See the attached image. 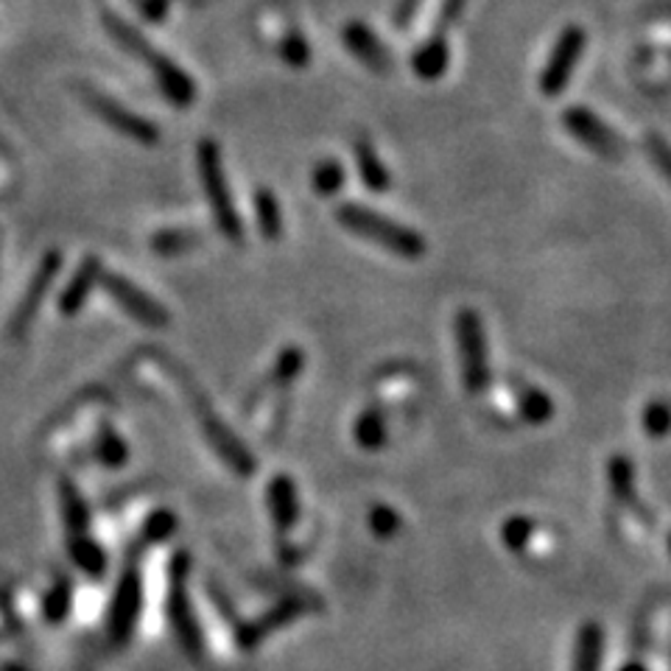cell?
<instances>
[{"label":"cell","instance_id":"2","mask_svg":"<svg viewBox=\"0 0 671 671\" xmlns=\"http://www.w3.org/2000/svg\"><path fill=\"white\" fill-rule=\"evenodd\" d=\"M197 168L219 233L233 241V244H241L244 241V222H241L238 210H235L233 193H230L227 186V171H224L222 163V148H219L216 141H210V137L199 141Z\"/></svg>","mask_w":671,"mask_h":671},{"label":"cell","instance_id":"9","mask_svg":"<svg viewBox=\"0 0 671 671\" xmlns=\"http://www.w3.org/2000/svg\"><path fill=\"white\" fill-rule=\"evenodd\" d=\"M143 610V577L135 566L126 568L118 579L110 604V638L115 644H126L135 635L137 618Z\"/></svg>","mask_w":671,"mask_h":671},{"label":"cell","instance_id":"5","mask_svg":"<svg viewBox=\"0 0 671 671\" xmlns=\"http://www.w3.org/2000/svg\"><path fill=\"white\" fill-rule=\"evenodd\" d=\"M193 406H197L199 423H202V434L204 439H208L210 448H213V454H216L235 476H241V479L255 476V470H258V459H255L253 450H249L247 445L241 443L238 434H235L224 420H219L216 414H213V409L208 406L204 398H197Z\"/></svg>","mask_w":671,"mask_h":671},{"label":"cell","instance_id":"15","mask_svg":"<svg viewBox=\"0 0 671 671\" xmlns=\"http://www.w3.org/2000/svg\"><path fill=\"white\" fill-rule=\"evenodd\" d=\"M266 504H269L271 524L280 535L291 532L300 521V495H297V484L289 476H275L266 487Z\"/></svg>","mask_w":671,"mask_h":671},{"label":"cell","instance_id":"36","mask_svg":"<svg viewBox=\"0 0 671 671\" xmlns=\"http://www.w3.org/2000/svg\"><path fill=\"white\" fill-rule=\"evenodd\" d=\"M640 425H644L647 437H666V432H669V406H666V401L647 403V409L640 414Z\"/></svg>","mask_w":671,"mask_h":671},{"label":"cell","instance_id":"17","mask_svg":"<svg viewBox=\"0 0 671 671\" xmlns=\"http://www.w3.org/2000/svg\"><path fill=\"white\" fill-rule=\"evenodd\" d=\"M450 63V48H448V37L439 32H434L432 37L425 40L412 56V68L417 74V79L423 81H437L443 79L445 70H448Z\"/></svg>","mask_w":671,"mask_h":671},{"label":"cell","instance_id":"3","mask_svg":"<svg viewBox=\"0 0 671 671\" xmlns=\"http://www.w3.org/2000/svg\"><path fill=\"white\" fill-rule=\"evenodd\" d=\"M188 568H191L188 551H177L171 560V573H168V622H171L174 635H177L179 647L186 649L188 658L202 660L204 638L197 613H193L191 596H188Z\"/></svg>","mask_w":671,"mask_h":671},{"label":"cell","instance_id":"38","mask_svg":"<svg viewBox=\"0 0 671 671\" xmlns=\"http://www.w3.org/2000/svg\"><path fill=\"white\" fill-rule=\"evenodd\" d=\"M420 3H423V0H398V3H394L392 20H394V25L401 29V32H406L409 25L414 23V14H417Z\"/></svg>","mask_w":671,"mask_h":671},{"label":"cell","instance_id":"19","mask_svg":"<svg viewBox=\"0 0 671 671\" xmlns=\"http://www.w3.org/2000/svg\"><path fill=\"white\" fill-rule=\"evenodd\" d=\"M604 655V629L596 622H585L573 644V671H599Z\"/></svg>","mask_w":671,"mask_h":671},{"label":"cell","instance_id":"11","mask_svg":"<svg viewBox=\"0 0 671 671\" xmlns=\"http://www.w3.org/2000/svg\"><path fill=\"white\" fill-rule=\"evenodd\" d=\"M85 99L87 104H90V110H93L107 126H112L118 135L130 137V141L141 143V146H157V143H160V130H157L148 118L126 110L124 104L107 99L99 90H85Z\"/></svg>","mask_w":671,"mask_h":671},{"label":"cell","instance_id":"27","mask_svg":"<svg viewBox=\"0 0 671 671\" xmlns=\"http://www.w3.org/2000/svg\"><path fill=\"white\" fill-rule=\"evenodd\" d=\"M59 490H63V493H59V499H63V515H65V526H68L70 537L87 535L90 512H87L85 499H81L79 490H76L70 481H63V487H59Z\"/></svg>","mask_w":671,"mask_h":671},{"label":"cell","instance_id":"28","mask_svg":"<svg viewBox=\"0 0 671 671\" xmlns=\"http://www.w3.org/2000/svg\"><path fill=\"white\" fill-rule=\"evenodd\" d=\"M96 456L107 468H121L130 459V448H126L124 437L112 428V425H101L99 437H96Z\"/></svg>","mask_w":671,"mask_h":671},{"label":"cell","instance_id":"37","mask_svg":"<svg viewBox=\"0 0 671 671\" xmlns=\"http://www.w3.org/2000/svg\"><path fill=\"white\" fill-rule=\"evenodd\" d=\"M465 3H468V0H443V3H439V9H437V32L439 34H445L450 25L456 23V18L462 14Z\"/></svg>","mask_w":671,"mask_h":671},{"label":"cell","instance_id":"32","mask_svg":"<svg viewBox=\"0 0 671 671\" xmlns=\"http://www.w3.org/2000/svg\"><path fill=\"white\" fill-rule=\"evenodd\" d=\"M174 532H177V515L171 510H155L143 521L141 540L146 546H157V543H166Z\"/></svg>","mask_w":671,"mask_h":671},{"label":"cell","instance_id":"10","mask_svg":"<svg viewBox=\"0 0 671 671\" xmlns=\"http://www.w3.org/2000/svg\"><path fill=\"white\" fill-rule=\"evenodd\" d=\"M314 607H316V599L309 596V593L283 599V602H278L271 610H266L264 616H258L255 622L241 624L238 633H235V638H238V647L244 649V652L260 647V644H264L271 633H278L280 627H286V624L294 622V618L305 616V613H311Z\"/></svg>","mask_w":671,"mask_h":671},{"label":"cell","instance_id":"8","mask_svg":"<svg viewBox=\"0 0 671 671\" xmlns=\"http://www.w3.org/2000/svg\"><path fill=\"white\" fill-rule=\"evenodd\" d=\"M101 286H104L107 294L124 309V314H130L132 320L141 322L146 327H166L171 322V314L163 305L160 300L148 297L141 286H135L132 280H126L124 275H115V271H101Z\"/></svg>","mask_w":671,"mask_h":671},{"label":"cell","instance_id":"13","mask_svg":"<svg viewBox=\"0 0 671 671\" xmlns=\"http://www.w3.org/2000/svg\"><path fill=\"white\" fill-rule=\"evenodd\" d=\"M146 65L152 68V74H155L163 96H166L174 107H191L193 101H197V85H193L191 76L179 68L174 59H168L166 54L155 51V56H152Z\"/></svg>","mask_w":671,"mask_h":671},{"label":"cell","instance_id":"25","mask_svg":"<svg viewBox=\"0 0 671 671\" xmlns=\"http://www.w3.org/2000/svg\"><path fill=\"white\" fill-rule=\"evenodd\" d=\"M68 548H70V557H74V562L81 568V571L90 573V577H101V573H104L107 555L104 548H101L93 537L87 535L68 537Z\"/></svg>","mask_w":671,"mask_h":671},{"label":"cell","instance_id":"1","mask_svg":"<svg viewBox=\"0 0 671 671\" xmlns=\"http://www.w3.org/2000/svg\"><path fill=\"white\" fill-rule=\"evenodd\" d=\"M336 222H339L347 233L372 241V244L383 247L387 253L398 255V258L417 260L423 258L425 249H428V244H425V238L417 233V230L394 222V219L383 216L378 210L364 208V204L356 202L342 204V208L336 210Z\"/></svg>","mask_w":671,"mask_h":671},{"label":"cell","instance_id":"30","mask_svg":"<svg viewBox=\"0 0 671 671\" xmlns=\"http://www.w3.org/2000/svg\"><path fill=\"white\" fill-rule=\"evenodd\" d=\"M537 524L526 515H512L510 521H504L501 526V543H504L510 551H526L529 543L535 540Z\"/></svg>","mask_w":671,"mask_h":671},{"label":"cell","instance_id":"6","mask_svg":"<svg viewBox=\"0 0 671 671\" xmlns=\"http://www.w3.org/2000/svg\"><path fill=\"white\" fill-rule=\"evenodd\" d=\"M585 43H588V34L582 25L571 23L562 29L555 48L548 54L546 68H543L540 74V90L546 99H557V96H562V90H566L568 81H571L579 56L585 54Z\"/></svg>","mask_w":671,"mask_h":671},{"label":"cell","instance_id":"12","mask_svg":"<svg viewBox=\"0 0 671 671\" xmlns=\"http://www.w3.org/2000/svg\"><path fill=\"white\" fill-rule=\"evenodd\" d=\"M59 266H63V255L59 253L45 255L43 264H40V269H37V275H34L32 283H29V291H25L23 302H20L18 314H14L12 336H23V333L29 331V325H32L34 316H37L40 305H43L45 294H48L51 283H54Z\"/></svg>","mask_w":671,"mask_h":671},{"label":"cell","instance_id":"35","mask_svg":"<svg viewBox=\"0 0 671 671\" xmlns=\"http://www.w3.org/2000/svg\"><path fill=\"white\" fill-rule=\"evenodd\" d=\"M401 526H403L401 515H398V510H392V506L376 504L370 510V529L372 535L381 537V540H389V537L398 535Z\"/></svg>","mask_w":671,"mask_h":671},{"label":"cell","instance_id":"7","mask_svg":"<svg viewBox=\"0 0 671 671\" xmlns=\"http://www.w3.org/2000/svg\"><path fill=\"white\" fill-rule=\"evenodd\" d=\"M562 124L582 146H588L593 155L604 157V160H618L627 152V143L622 141V135L613 126L604 124L602 118L588 107H568L562 112Z\"/></svg>","mask_w":671,"mask_h":671},{"label":"cell","instance_id":"16","mask_svg":"<svg viewBox=\"0 0 671 671\" xmlns=\"http://www.w3.org/2000/svg\"><path fill=\"white\" fill-rule=\"evenodd\" d=\"M353 155H356L358 177H361V182L367 191L387 193L389 188H392V174H389V168L383 166L381 155L376 152L372 141H367V137H358V141L353 143Z\"/></svg>","mask_w":671,"mask_h":671},{"label":"cell","instance_id":"29","mask_svg":"<svg viewBox=\"0 0 671 671\" xmlns=\"http://www.w3.org/2000/svg\"><path fill=\"white\" fill-rule=\"evenodd\" d=\"M311 188L325 199L336 197L345 188V166L339 160H333V157L316 163V168L311 171Z\"/></svg>","mask_w":671,"mask_h":671},{"label":"cell","instance_id":"31","mask_svg":"<svg viewBox=\"0 0 671 671\" xmlns=\"http://www.w3.org/2000/svg\"><path fill=\"white\" fill-rule=\"evenodd\" d=\"M70 599H74V588H70L68 579H56L54 588H51L48 593H45L43 599V613L45 618H48L51 624H59L68 618L70 613Z\"/></svg>","mask_w":671,"mask_h":671},{"label":"cell","instance_id":"14","mask_svg":"<svg viewBox=\"0 0 671 671\" xmlns=\"http://www.w3.org/2000/svg\"><path fill=\"white\" fill-rule=\"evenodd\" d=\"M342 40H345L347 51L356 56L358 63H364L372 74H389L392 68V59H389L387 48H383L381 40L372 34L370 25H364L361 20H350L342 32Z\"/></svg>","mask_w":671,"mask_h":671},{"label":"cell","instance_id":"20","mask_svg":"<svg viewBox=\"0 0 671 671\" xmlns=\"http://www.w3.org/2000/svg\"><path fill=\"white\" fill-rule=\"evenodd\" d=\"M204 233H199V230L191 227H166V230H157L155 235H152V253L160 255V258H179V255H188L193 253V249L202 247Z\"/></svg>","mask_w":671,"mask_h":671},{"label":"cell","instance_id":"26","mask_svg":"<svg viewBox=\"0 0 671 671\" xmlns=\"http://www.w3.org/2000/svg\"><path fill=\"white\" fill-rule=\"evenodd\" d=\"M610 487H613V495H616L618 504L624 506H638L635 504V468L627 456H613L607 465Z\"/></svg>","mask_w":671,"mask_h":671},{"label":"cell","instance_id":"39","mask_svg":"<svg viewBox=\"0 0 671 671\" xmlns=\"http://www.w3.org/2000/svg\"><path fill=\"white\" fill-rule=\"evenodd\" d=\"M647 148L649 155L655 157V163H658V168L663 171V177H669V146H666V141L660 135H649L647 137Z\"/></svg>","mask_w":671,"mask_h":671},{"label":"cell","instance_id":"22","mask_svg":"<svg viewBox=\"0 0 671 671\" xmlns=\"http://www.w3.org/2000/svg\"><path fill=\"white\" fill-rule=\"evenodd\" d=\"M104 25H107V32L115 37V43L121 45L126 54L137 56V59H143V63H148V59L155 56L152 43H148V40L137 32L135 25L126 23L124 18H118V14H104Z\"/></svg>","mask_w":671,"mask_h":671},{"label":"cell","instance_id":"21","mask_svg":"<svg viewBox=\"0 0 671 671\" xmlns=\"http://www.w3.org/2000/svg\"><path fill=\"white\" fill-rule=\"evenodd\" d=\"M389 428H387V414L378 406L364 409L361 414L353 423V439L358 443V448L364 450H381L387 445Z\"/></svg>","mask_w":671,"mask_h":671},{"label":"cell","instance_id":"33","mask_svg":"<svg viewBox=\"0 0 671 671\" xmlns=\"http://www.w3.org/2000/svg\"><path fill=\"white\" fill-rule=\"evenodd\" d=\"M302 367H305V353L294 345L283 347L278 361H275V370H271V381L278 383V387H291L300 378Z\"/></svg>","mask_w":671,"mask_h":671},{"label":"cell","instance_id":"24","mask_svg":"<svg viewBox=\"0 0 671 671\" xmlns=\"http://www.w3.org/2000/svg\"><path fill=\"white\" fill-rule=\"evenodd\" d=\"M517 412H521V417H524L526 423L543 425L555 417V401H551L543 389L524 387V383H521V387H517Z\"/></svg>","mask_w":671,"mask_h":671},{"label":"cell","instance_id":"42","mask_svg":"<svg viewBox=\"0 0 671 671\" xmlns=\"http://www.w3.org/2000/svg\"><path fill=\"white\" fill-rule=\"evenodd\" d=\"M7 671H20V669H12V666H9V669H7Z\"/></svg>","mask_w":671,"mask_h":671},{"label":"cell","instance_id":"4","mask_svg":"<svg viewBox=\"0 0 671 671\" xmlns=\"http://www.w3.org/2000/svg\"><path fill=\"white\" fill-rule=\"evenodd\" d=\"M456 350H459V367H462V387L468 394H481L493 376L487 364V339L479 311L462 309L454 320Z\"/></svg>","mask_w":671,"mask_h":671},{"label":"cell","instance_id":"41","mask_svg":"<svg viewBox=\"0 0 671 671\" xmlns=\"http://www.w3.org/2000/svg\"><path fill=\"white\" fill-rule=\"evenodd\" d=\"M622 671H649V669L644 663H627V666H622Z\"/></svg>","mask_w":671,"mask_h":671},{"label":"cell","instance_id":"18","mask_svg":"<svg viewBox=\"0 0 671 671\" xmlns=\"http://www.w3.org/2000/svg\"><path fill=\"white\" fill-rule=\"evenodd\" d=\"M99 278H101V260L96 258V255H90V258L81 260V266L76 269V275L70 278V283L65 286L63 297H59V309H63V314H68V316L79 314V309L87 302V297H90L93 286L99 283Z\"/></svg>","mask_w":671,"mask_h":671},{"label":"cell","instance_id":"23","mask_svg":"<svg viewBox=\"0 0 671 671\" xmlns=\"http://www.w3.org/2000/svg\"><path fill=\"white\" fill-rule=\"evenodd\" d=\"M255 219H258V230L266 241H278L280 235H283L280 202L269 188H258V191H255Z\"/></svg>","mask_w":671,"mask_h":671},{"label":"cell","instance_id":"34","mask_svg":"<svg viewBox=\"0 0 671 671\" xmlns=\"http://www.w3.org/2000/svg\"><path fill=\"white\" fill-rule=\"evenodd\" d=\"M280 56H283V63L289 65V68L302 70L305 65L311 63V45L309 40L302 37V32H297V29H289V32L280 37Z\"/></svg>","mask_w":671,"mask_h":671},{"label":"cell","instance_id":"40","mask_svg":"<svg viewBox=\"0 0 671 671\" xmlns=\"http://www.w3.org/2000/svg\"><path fill=\"white\" fill-rule=\"evenodd\" d=\"M137 3H141L143 14H146L152 23H160L168 14V0H137Z\"/></svg>","mask_w":671,"mask_h":671}]
</instances>
